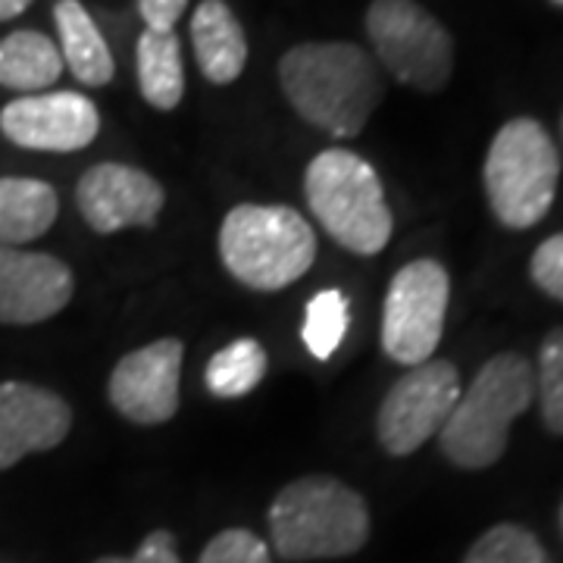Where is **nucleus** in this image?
Listing matches in <instances>:
<instances>
[{"label": "nucleus", "instance_id": "f257e3e1", "mask_svg": "<svg viewBox=\"0 0 563 563\" xmlns=\"http://www.w3.org/2000/svg\"><path fill=\"white\" fill-rule=\"evenodd\" d=\"M279 81L298 117L332 139L361 135L383 101L376 63L347 41H310L291 47L279 63Z\"/></svg>", "mask_w": 563, "mask_h": 563}, {"label": "nucleus", "instance_id": "f03ea898", "mask_svg": "<svg viewBox=\"0 0 563 563\" xmlns=\"http://www.w3.org/2000/svg\"><path fill=\"white\" fill-rule=\"evenodd\" d=\"M369 539V510L354 488L332 476H303L269 507V542L282 561H332L357 554Z\"/></svg>", "mask_w": 563, "mask_h": 563}, {"label": "nucleus", "instance_id": "7ed1b4c3", "mask_svg": "<svg viewBox=\"0 0 563 563\" xmlns=\"http://www.w3.org/2000/svg\"><path fill=\"white\" fill-rule=\"evenodd\" d=\"M536 398V373L523 354H495L463 391L439 432L448 461L463 470H485L501 461L510 422Z\"/></svg>", "mask_w": 563, "mask_h": 563}, {"label": "nucleus", "instance_id": "20e7f679", "mask_svg": "<svg viewBox=\"0 0 563 563\" xmlns=\"http://www.w3.org/2000/svg\"><path fill=\"white\" fill-rule=\"evenodd\" d=\"M307 207L329 239L344 251L373 257L391 242V210L385 203L379 173L361 154L329 147L303 173Z\"/></svg>", "mask_w": 563, "mask_h": 563}, {"label": "nucleus", "instance_id": "39448f33", "mask_svg": "<svg viewBox=\"0 0 563 563\" xmlns=\"http://www.w3.org/2000/svg\"><path fill=\"white\" fill-rule=\"evenodd\" d=\"M222 266L254 291H282L317 261V235L298 210L239 203L220 229Z\"/></svg>", "mask_w": 563, "mask_h": 563}, {"label": "nucleus", "instance_id": "423d86ee", "mask_svg": "<svg viewBox=\"0 0 563 563\" xmlns=\"http://www.w3.org/2000/svg\"><path fill=\"white\" fill-rule=\"evenodd\" d=\"M561 179V157L542 122L510 120L485 157L483 181L492 213L507 229H532L548 217Z\"/></svg>", "mask_w": 563, "mask_h": 563}, {"label": "nucleus", "instance_id": "0eeeda50", "mask_svg": "<svg viewBox=\"0 0 563 563\" xmlns=\"http://www.w3.org/2000/svg\"><path fill=\"white\" fill-rule=\"evenodd\" d=\"M366 35L385 69L417 91L435 95L454 73V41L417 0H373Z\"/></svg>", "mask_w": 563, "mask_h": 563}, {"label": "nucleus", "instance_id": "6e6552de", "mask_svg": "<svg viewBox=\"0 0 563 563\" xmlns=\"http://www.w3.org/2000/svg\"><path fill=\"white\" fill-rule=\"evenodd\" d=\"M451 279L439 261H413L395 273L383 310V351L395 363L420 366L442 342Z\"/></svg>", "mask_w": 563, "mask_h": 563}, {"label": "nucleus", "instance_id": "1a4fd4ad", "mask_svg": "<svg viewBox=\"0 0 563 563\" xmlns=\"http://www.w3.org/2000/svg\"><path fill=\"white\" fill-rule=\"evenodd\" d=\"M461 398V376L454 363L426 361L388 388L376 417L379 444L391 457H407L439 435Z\"/></svg>", "mask_w": 563, "mask_h": 563}, {"label": "nucleus", "instance_id": "9d476101", "mask_svg": "<svg viewBox=\"0 0 563 563\" xmlns=\"http://www.w3.org/2000/svg\"><path fill=\"white\" fill-rule=\"evenodd\" d=\"M0 132L25 151L73 154L98 139L101 113L76 91L22 95L0 110Z\"/></svg>", "mask_w": 563, "mask_h": 563}, {"label": "nucleus", "instance_id": "9b49d317", "mask_svg": "<svg viewBox=\"0 0 563 563\" xmlns=\"http://www.w3.org/2000/svg\"><path fill=\"white\" fill-rule=\"evenodd\" d=\"M185 347L179 339H157L125 354L107 385L110 404L129 422L157 426L179 410V376Z\"/></svg>", "mask_w": 563, "mask_h": 563}, {"label": "nucleus", "instance_id": "f8f14e48", "mask_svg": "<svg viewBox=\"0 0 563 563\" xmlns=\"http://www.w3.org/2000/svg\"><path fill=\"white\" fill-rule=\"evenodd\" d=\"M163 201L161 181L125 163H98L76 185L81 220L98 235H113L129 225H154Z\"/></svg>", "mask_w": 563, "mask_h": 563}, {"label": "nucleus", "instance_id": "ddd939ff", "mask_svg": "<svg viewBox=\"0 0 563 563\" xmlns=\"http://www.w3.org/2000/svg\"><path fill=\"white\" fill-rule=\"evenodd\" d=\"M73 269L54 254L0 244V322L35 325L57 317L73 298Z\"/></svg>", "mask_w": 563, "mask_h": 563}, {"label": "nucleus", "instance_id": "4468645a", "mask_svg": "<svg viewBox=\"0 0 563 563\" xmlns=\"http://www.w3.org/2000/svg\"><path fill=\"white\" fill-rule=\"evenodd\" d=\"M69 429L73 410L57 391L32 383H0V470L57 448Z\"/></svg>", "mask_w": 563, "mask_h": 563}, {"label": "nucleus", "instance_id": "2eb2a0df", "mask_svg": "<svg viewBox=\"0 0 563 563\" xmlns=\"http://www.w3.org/2000/svg\"><path fill=\"white\" fill-rule=\"evenodd\" d=\"M191 44L195 57L213 85H229L244 73L247 38L242 22L222 0H203L191 16Z\"/></svg>", "mask_w": 563, "mask_h": 563}, {"label": "nucleus", "instance_id": "dca6fc26", "mask_svg": "<svg viewBox=\"0 0 563 563\" xmlns=\"http://www.w3.org/2000/svg\"><path fill=\"white\" fill-rule=\"evenodd\" d=\"M60 213L57 191L41 179L3 176L0 179V244L22 247L41 239Z\"/></svg>", "mask_w": 563, "mask_h": 563}, {"label": "nucleus", "instance_id": "f3484780", "mask_svg": "<svg viewBox=\"0 0 563 563\" xmlns=\"http://www.w3.org/2000/svg\"><path fill=\"white\" fill-rule=\"evenodd\" d=\"M54 22L60 32L63 66H69V73L88 88H101L107 81H113V73H117L113 54L101 38L91 13L79 0H60L54 7Z\"/></svg>", "mask_w": 563, "mask_h": 563}, {"label": "nucleus", "instance_id": "a211bd4d", "mask_svg": "<svg viewBox=\"0 0 563 563\" xmlns=\"http://www.w3.org/2000/svg\"><path fill=\"white\" fill-rule=\"evenodd\" d=\"M63 76L57 44L41 32H13L0 41V85L22 95H38Z\"/></svg>", "mask_w": 563, "mask_h": 563}, {"label": "nucleus", "instance_id": "6ab92c4d", "mask_svg": "<svg viewBox=\"0 0 563 563\" xmlns=\"http://www.w3.org/2000/svg\"><path fill=\"white\" fill-rule=\"evenodd\" d=\"M139 85L144 101L157 110H173L185 95V66L176 32L144 29L139 38Z\"/></svg>", "mask_w": 563, "mask_h": 563}, {"label": "nucleus", "instance_id": "aec40b11", "mask_svg": "<svg viewBox=\"0 0 563 563\" xmlns=\"http://www.w3.org/2000/svg\"><path fill=\"white\" fill-rule=\"evenodd\" d=\"M266 376V351L257 339H239L225 344L207 363V388L217 398H244L251 395Z\"/></svg>", "mask_w": 563, "mask_h": 563}, {"label": "nucleus", "instance_id": "412c9836", "mask_svg": "<svg viewBox=\"0 0 563 563\" xmlns=\"http://www.w3.org/2000/svg\"><path fill=\"white\" fill-rule=\"evenodd\" d=\"M347 298L339 288H325L320 295H313L307 303V317H303V344L317 361H329L339 344L344 342L347 332Z\"/></svg>", "mask_w": 563, "mask_h": 563}, {"label": "nucleus", "instance_id": "4be33fe9", "mask_svg": "<svg viewBox=\"0 0 563 563\" xmlns=\"http://www.w3.org/2000/svg\"><path fill=\"white\" fill-rule=\"evenodd\" d=\"M463 563H551V558L526 526L498 523L476 539Z\"/></svg>", "mask_w": 563, "mask_h": 563}, {"label": "nucleus", "instance_id": "5701e85b", "mask_svg": "<svg viewBox=\"0 0 563 563\" xmlns=\"http://www.w3.org/2000/svg\"><path fill=\"white\" fill-rule=\"evenodd\" d=\"M536 391L542 404L544 426L554 435H563V329H551L539 347Z\"/></svg>", "mask_w": 563, "mask_h": 563}, {"label": "nucleus", "instance_id": "b1692460", "mask_svg": "<svg viewBox=\"0 0 563 563\" xmlns=\"http://www.w3.org/2000/svg\"><path fill=\"white\" fill-rule=\"evenodd\" d=\"M198 563H273L269 548L247 529H225L203 548Z\"/></svg>", "mask_w": 563, "mask_h": 563}, {"label": "nucleus", "instance_id": "393cba45", "mask_svg": "<svg viewBox=\"0 0 563 563\" xmlns=\"http://www.w3.org/2000/svg\"><path fill=\"white\" fill-rule=\"evenodd\" d=\"M529 273L544 295L563 303V232L539 244V251L532 254V263H529Z\"/></svg>", "mask_w": 563, "mask_h": 563}, {"label": "nucleus", "instance_id": "a878e982", "mask_svg": "<svg viewBox=\"0 0 563 563\" xmlns=\"http://www.w3.org/2000/svg\"><path fill=\"white\" fill-rule=\"evenodd\" d=\"M95 563H181L179 551H176V536L166 529H154L144 536L139 551L132 558H101Z\"/></svg>", "mask_w": 563, "mask_h": 563}, {"label": "nucleus", "instance_id": "bb28decb", "mask_svg": "<svg viewBox=\"0 0 563 563\" xmlns=\"http://www.w3.org/2000/svg\"><path fill=\"white\" fill-rule=\"evenodd\" d=\"M185 7H188V0H139L141 20L147 22L151 32H173Z\"/></svg>", "mask_w": 563, "mask_h": 563}, {"label": "nucleus", "instance_id": "cd10ccee", "mask_svg": "<svg viewBox=\"0 0 563 563\" xmlns=\"http://www.w3.org/2000/svg\"><path fill=\"white\" fill-rule=\"evenodd\" d=\"M29 7H32V0H0V22L16 20Z\"/></svg>", "mask_w": 563, "mask_h": 563}, {"label": "nucleus", "instance_id": "c85d7f7f", "mask_svg": "<svg viewBox=\"0 0 563 563\" xmlns=\"http://www.w3.org/2000/svg\"><path fill=\"white\" fill-rule=\"evenodd\" d=\"M561 529H563V504H561Z\"/></svg>", "mask_w": 563, "mask_h": 563}, {"label": "nucleus", "instance_id": "c756f323", "mask_svg": "<svg viewBox=\"0 0 563 563\" xmlns=\"http://www.w3.org/2000/svg\"><path fill=\"white\" fill-rule=\"evenodd\" d=\"M554 3H561V7H563V0H554Z\"/></svg>", "mask_w": 563, "mask_h": 563}]
</instances>
